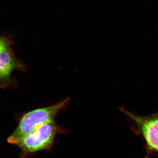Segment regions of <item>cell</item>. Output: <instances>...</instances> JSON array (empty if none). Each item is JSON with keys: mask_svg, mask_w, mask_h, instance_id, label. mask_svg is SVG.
Returning <instances> with one entry per match:
<instances>
[{"mask_svg": "<svg viewBox=\"0 0 158 158\" xmlns=\"http://www.w3.org/2000/svg\"><path fill=\"white\" fill-rule=\"evenodd\" d=\"M70 101V98H67L56 104L38 108L26 113L21 118L14 132L8 138V142L17 145L25 137L34 132L43 125L55 122L58 113L66 109Z\"/></svg>", "mask_w": 158, "mask_h": 158, "instance_id": "1", "label": "cell"}, {"mask_svg": "<svg viewBox=\"0 0 158 158\" xmlns=\"http://www.w3.org/2000/svg\"><path fill=\"white\" fill-rule=\"evenodd\" d=\"M65 130L53 122L43 125L36 131L23 139L17 144L24 154L28 155L42 150H49L56 136Z\"/></svg>", "mask_w": 158, "mask_h": 158, "instance_id": "2", "label": "cell"}, {"mask_svg": "<svg viewBox=\"0 0 158 158\" xmlns=\"http://www.w3.org/2000/svg\"><path fill=\"white\" fill-rule=\"evenodd\" d=\"M119 110L135 123L148 148L158 152V111L149 116H140L126 110L123 107Z\"/></svg>", "mask_w": 158, "mask_h": 158, "instance_id": "3", "label": "cell"}, {"mask_svg": "<svg viewBox=\"0 0 158 158\" xmlns=\"http://www.w3.org/2000/svg\"><path fill=\"white\" fill-rule=\"evenodd\" d=\"M25 64L17 59L11 48L0 52V87L4 89L13 88L16 85L12 78L15 70L27 71Z\"/></svg>", "mask_w": 158, "mask_h": 158, "instance_id": "4", "label": "cell"}, {"mask_svg": "<svg viewBox=\"0 0 158 158\" xmlns=\"http://www.w3.org/2000/svg\"><path fill=\"white\" fill-rule=\"evenodd\" d=\"M13 43L10 37L6 35H0V52L11 48Z\"/></svg>", "mask_w": 158, "mask_h": 158, "instance_id": "5", "label": "cell"}]
</instances>
